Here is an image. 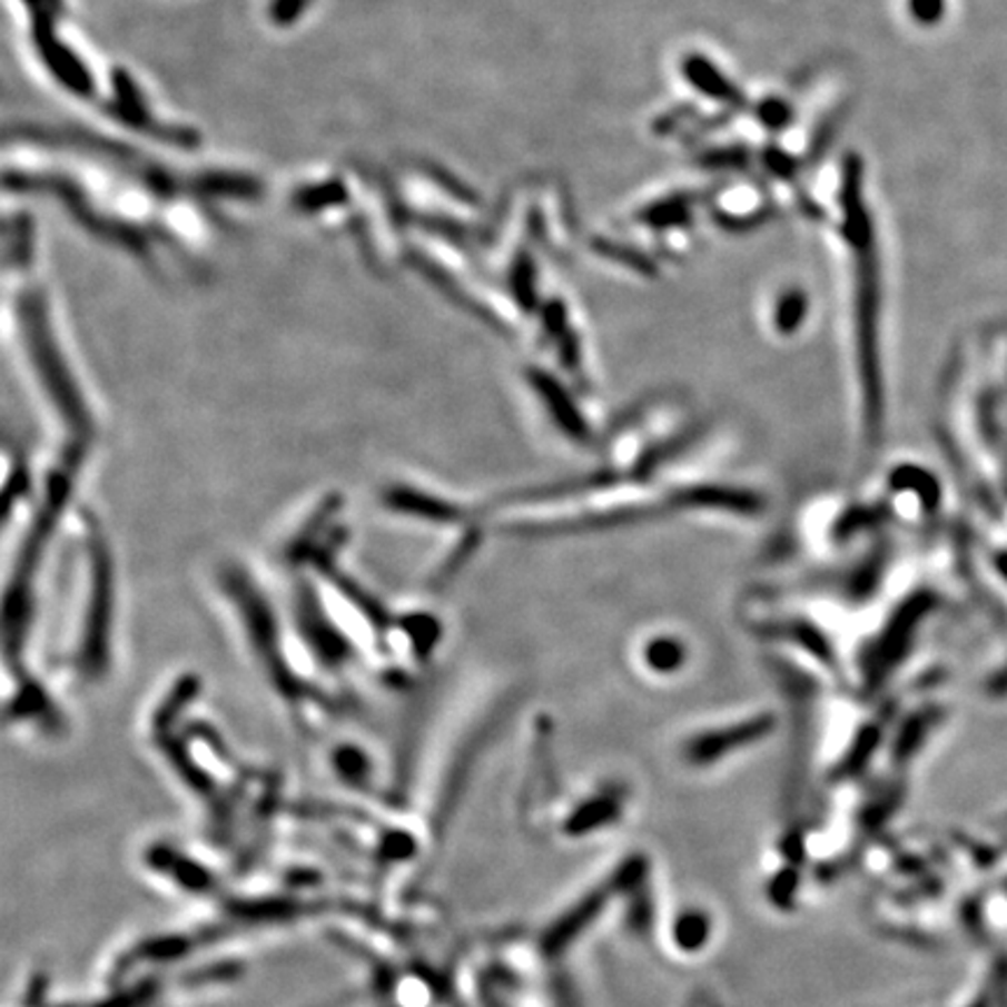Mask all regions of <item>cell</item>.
<instances>
[{
    "label": "cell",
    "instance_id": "1",
    "mask_svg": "<svg viewBox=\"0 0 1007 1007\" xmlns=\"http://www.w3.org/2000/svg\"><path fill=\"white\" fill-rule=\"evenodd\" d=\"M304 3H306V0H283V3H278V10H276L278 21H287L292 14H297Z\"/></svg>",
    "mask_w": 1007,
    "mask_h": 1007
}]
</instances>
